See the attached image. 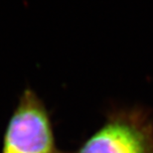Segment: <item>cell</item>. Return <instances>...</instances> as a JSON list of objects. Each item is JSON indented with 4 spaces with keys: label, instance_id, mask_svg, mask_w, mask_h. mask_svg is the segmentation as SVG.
Listing matches in <instances>:
<instances>
[{
    "label": "cell",
    "instance_id": "cell-1",
    "mask_svg": "<svg viewBox=\"0 0 153 153\" xmlns=\"http://www.w3.org/2000/svg\"><path fill=\"white\" fill-rule=\"evenodd\" d=\"M1 153H64L44 102L31 88L23 91L9 119Z\"/></svg>",
    "mask_w": 153,
    "mask_h": 153
},
{
    "label": "cell",
    "instance_id": "cell-2",
    "mask_svg": "<svg viewBox=\"0 0 153 153\" xmlns=\"http://www.w3.org/2000/svg\"><path fill=\"white\" fill-rule=\"evenodd\" d=\"M74 153H153V119L141 108L114 111Z\"/></svg>",
    "mask_w": 153,
    "mask_h": 153
}]
</instances>
